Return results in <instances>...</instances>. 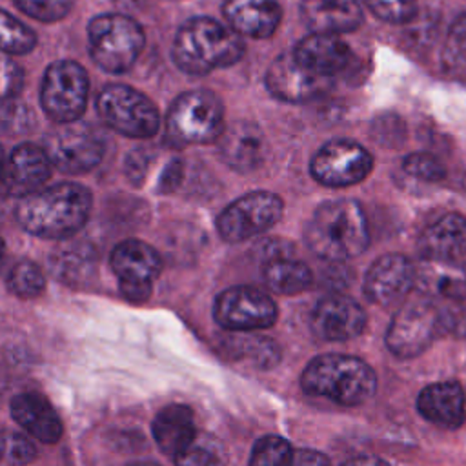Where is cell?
I'll use <instances>...</instances> for the list:
<instances>
[{"label": "cell", "instance_id": "5", "mask_svg": "<svg viewBox=\"0 0 466 466\" xmlns=\"http://www.w3.org/2000/svg\"><path fill=\"white\" fill-rule=\"evenodd\" d=\"M89 55L93 62L111 75L131 69L146 44L142 27L127 15L106 13L89 22Z\"/></svg>", "mask_w": 466, "mask_h": 466}, {"label": "cell", "instance_id": "36", "mask_svg": "<svg viewBox=\"0 0 466 466\" xmlns=\"http://www.w3.org/2000/svg\"><path fill=\"white\" fill-rule=\"evenodd\" d=\"M15 4L40 22H58L73 9L75 0H15Z\"/></svg>", "mask_w": 466, "mask_h": 466}, {"label": "cell", "instance_id": "13", "mask_svg": "<svg viewBox=\"0 0 466 466\" xmlns=\"http://www.w3.org/2000/svg\"><path fill=\"white\" fill-rule=\"evenodd\" d=\"M373 167L371 153L350 138L326 142L311 158V177L328 187H346L364 180Z\"/></svg>", "mask_w": 466, "mask_h": 466}, {"label": "cell", "instance_id": "23", "mask_svg": "<svg viewBox=\"0 0 466 466\" xmlns=\"http://www.w3.org/2000/svg\"><path fill=\"white\" fill-rule=\"evenodd\" d=\"M417 248L428 260H459L466 255V217L442 215L420 233Z\"/></svg>", "mask_w": 466, "mask_h": 466}, {"label": "cell", "instance_id": "9", "mask_svg": "<svg viewBox=\"0 0 466 466\" xmlns=\"http://www.w3.org/2000/svg\"><path fill=\"white\" fill-rule=\"evenodd\" d=\"M442 331L441 311L424 299L410 300L393 315L384 342L399 359H413L426 351Z\"/></svg>", "mask_w": 466, "mask_h": 466}, {"label": "cell", "instance_id": "40", "mask_svg": "<svg viewBox=\"0 0 466 466\" xmlns=\"http://www.w3.org/2000/svg\"><path fill=\"white\" fill-rule=\"evenodd\" d=\"M291 466H329V459L315 450H300L293 453Z\"/></svg>", "mask_w": 466, "mask_h": 466}, {"label": "cell", "instance_id": "21", "mask_svg": "<svg viewBox=\"0 0 466 466\" xmlns=\"http://www.w3.org/2000/svg\"><path fill=\"white\" fill-rule=\"evenodd\" d=\"M300 16L311 33L320 35L339 36L362 24V9L357 0H300Z\"/></svg>", "mask_w": 466, "mask_h": 466}, {"label": "cell", "instance_id": "26", "mask_svg": "<svg viewBox=\"0 0 466 466\" xmlns=\"http://www.w3.org/2000/svg\"><path fill=\"white\" fill-rule=\"evenodd\" d=\"M424 295L464 300L466 299V264L459 260H428L415 266V284Z\"/></svg>", "mask_w": 466, "mask_h": 466}, {"label": "cell", "instance_id": "24", "mask_svg": "<svg viewBox=\"0 0 466 466\" xmlns=\"http://www.w3.org/2000/svg\"><path fill=\"white\" fill-rule=\"evenodd\" d=\"M224 16L228 25L242 36H271L282 18L277 0H226Z\"/></svg>", "mask_w": 466, "mask_h": 466}, {"label": "cell", "instance_id": "39", "mask_svg": "<svg viewBox=\"0 0 466 466\" xmlns=\"http://www.w3.org/2000/svg\"><path fill=\"white\" fill-rule=\"evenodd\" d=\"M24 86L22 67L5 53H0V100L16 96Z\"/></svg>", "mask_w": 466, "mask_h": 466}, {"label": "cell", "instance_id": "1", "mask_svg": "<svg viewBox=\"0 0 466 466\" xmlns=\"http://www.w3.org/2000/svg\"><path fill=\"white\" fill-rule=\"evenodd\" d=\"M91 211V193L75 182L42 187L18 204L16 217L25 231L62 240L82 229Z\"/></svg>", "mask_w": 466, "mask_h": 466}, {"label": "cell", "instance_id": "4", "mask_svg": "<svg viewBox=\"0 0 466 466\" xmlns=\"http://www.w3.org/2000/svg\"><path fill=\"white\" fill-rule=\"evenodd\" d=\"M300 388L308 395L326 397L340 406H359L373 397L377 375L359 357L324 353L306 364L300 375Z\"/></svg>", "mask_w": 466, "mask_h": 466}, {"label": "cell", "instance_id": "35", "mask_svg": "<svg viewBox=\"0 0 466 466\" xmlns=\"http://www.w3.org/2000/svg\"><path fill=\"white\" fill-rule=\"evenodd\" d=\"M36 459V446L29 437L15 430L0 431V462L7 466H25Z\"/></svg>", "mask_w": 466, "mask_h": 466}, {"label": "cell", "instance_id": "22", "mask_svg": "<svg viewBox=\"0 0 466 466\" xmlns=\"http://www.w3.org/2000/svg\"><path fill=\"white\" fill-rule=\"evenodd\" d=\"M222 160L237 171H251L264 158V135L257 124L237 120L218 137Z\"/></svg>", "mask_w": 466, "mask_h": 466}, {"label": "cell", "instance_id": "30", "mask_svg": "<svg viewBox=\"0 0 466 466\" xmlns=\"http://www.w3.org/2000/svg\"><path fill=\"white\" fill-rule=\"evenodd\" d=\"M173 461L175 466H226L228 455L217 437L197 431L193 441L178 451Z\"/></svg>", "mask_w": 466, "mask_h": 466}, {"label": "cell", "instance_id": "2", "mask_svg": "<svg viewBox=\"0 0 466 466\" xmlns=\"http://www.w3.org/2000/svg\"><path fill=\"white\" fill-rule=\"evenodd\" d=\"M304 238L308 248L324 260L342 262L353 258L370 242L366 215L355 200L324 202L309 218Z\"/></svg>", "mask_w": 466, "mask_h": 466}, {"label": "cell", "instance_id": "6", "mask_svg": "<svg viewBox=\"0 0 466 466\" xmlns=\"http://www.w3.org/2000/svg\"><path fill=\"white\" fill-rule=\"evenodd\" d=\"M224 106L209 89L186 91L166 116V138L173 146L209 144L224 131Z\"/></svg>", "mask_w": 466, "mask_h": 466}, {"label": "cell", "instance_id": "29", "mask_svg": "<svg viewBox=\"0 0 466 466\" xmlns=\"http://www.w3.org/2000/svg\"><path fill=\"white\" fill-rule=\"evenodd\" d=\"M226 351L233 357V360L249 362L255 368L269 370L280 360V348L275 340L260 335L248 333H235L226 342Z\"/></svg>", "mask_w": 466, "mask_h": 466}, {"label": "cell", "instance_id": "19", "mask_svg": "<svg viewBox=\"0 0 466 466\" xmlns=\"http://www.w3.org/2000/svg\"><path fill=\"white\" fill-rule=\"evenodd\" d=\"M417 410L428 422L444 430H455L466 417V393L457 380L433 382L420 390Z\"/></svg>", "mask_w": 466, "mask_h": 466}, {"label": "cell", "instance_id": "25", "mask_svg": "<svg viewBox=\"0 0 466 466\" xmlns=\"http://www.w3.org/2000/svg\"><path fill=\"white\" fill-rule=\"evenodd\" d=\"M13 419L42 442H58L64 426L51 402L38 393H20L11 400Z\"/></svg>", "mask_w": 466, "mask_h": 466}, {"label": "cell", "instance_id": "43", "mask_svg": "<svg viewBox=\"0 0 466 466\" xmlns=\"http://www.w3.org/2000/svg\"><path fill=\"white\" fill-rule=\"evenodd\" d=\"M113 4H116L118 7H124V9H131V7H138L142 4V0H113Z\"/></svg>", "mask_w": 466, "mask_h": 466}, {"label": "cell", "instance_id": "45", "mask_svg": "<svg viewBox=\"0 0 466 466\" xmlns=\"http://www.w3.org/2000/svg\"><path fill=\"white\" fill-rule=\"evenodd\" d=\"M129 466H158L155 462H135V464H129Z\"/></svg>", "mask_w": 466, "mask_h": 466}, {"label": "cell", "instance_id": "14", "mask_svg": "<svg viewBox=\"0 0 466 466\" xmlns=\"http://www.w3.org/2000/svg\"><path fill=\"white\" fill-rule=\"evenodd\" d=\"M111 269L118 277L120 293L129 302H146L153 289V280L160 275L162 260L157 249L142 240L127 238L115 246Z\"/></svg>", "mask_w": 466, "mask_h": 466}, {"label": "cell", "instance_id": "38", "mask_svg": "<svg viewBox=\"0 0 466 466\" xmlns=\"http://www.w3.org/2000/svg\"><path fill=\"white\" fill-rule=\"evenodd\" d=\"M402 167L408 175L419 178V180H426V182H439L444 178L446 169L442 166V162L430 155V153H411L402 160Z\"/></svg>", "mask_w": 466, "mask_h": 466}, {"label": "cell", "instance_id": "11", "mask_svg": "<svg viewBox=\"0 0 466 466\" xmlns=\"http://www.w3.org/2000/svg\"><path fill=\"white\" fill-rule=\"evenodd\" d=\"M282 211L284 204L279 195L251 191L222 209L217 218V231L226 242H244L273 228Z\"/></svg>", "mask_w": 466, "mask_h": 466}, {"label": "cell", "instance_id": "44", "mask_svg": "<svg viewBox=\"0 0 466 466\" xmlns=\"http://www.w3.org/2000/svg\"><path fill=\"white\" fill-rule=\"evenodd\" d=\"M4 166H5V162H4V153H2V146H0V180H2V173H4Z\"/></svg>", "mask_w": 466, "mask_h": 466}, {"label": "cell", "instance_id": "8", "mask_svg": "<svg viewBox=\"0 0 466 466\" xmlns=\"http://www.w3.org/2000/svg\"><path fill=\"white\" fill-rule=\"evenodd\" d=\"M89 78L86 69L73 60L53 62L42 78L40 104L56 124L76 122L86 109Z\"/></svg>", "mask_w": 466, "mask_h": 466}, {"label": "cell", "instance_id": "20", "mask_svg": "<svg viewBox=\"0 0 466 466\" xmlns=\"http://www.w3.org/2000/svg\"><path fill=\"white\" fill-rule=\"evenodd\" d=\"M291 55L309 71L328 78L342 73L351 60V49L342 38L320 33H311L302 38Z\"/></svg>", "mask_w": 466, "mask_h": 466}, {"label": "cell", "instance_id": "18", "mask_svg": "<svg viewBox=\"0 0 466 466\" xmlns=\"http://www.w3.org/2000/svg\"><path fill=\"white\" fill-rule=\"evenodd\" d=\"M51 175V162L42 147L35 144H20L16 146L2 173V186L11 197H27L38 189H42L44 182Z\"/></svg>", "mask_w": 466, "mask_h": 466}, {"label": "cell", "instance_id": "37", "mask_svg": "<svg viewBox=\"0 0 466 466\" xmlns=\"http://www.w3.org/2000/svg\"><path fill=\"white\" fill-rule=\"evenodd\" d=\"M371 13L390 24L410 22L417 13V0H364Z\"/></svg>", "mask_w": 466, "mask_h": 466}, {"label": "cell", "instance_id": "34", "mask_svg": "<svg viewBox=\"0 0 466 466\" xmlns=\"http://www.w3.org/2000/svg\"><path fill=\"white\" fill-rule=\"evenodd\" d=\"M442 64L455 76L466 75V13L459 15L450 25L442 51Z\"/></svg>", "mask_w": 466, "mask_h": 466}, {"label": "cell", "instance_id": "31", "mask_svg": "<svg viewBox=\"0 0 466 466\" xmlns=\"http://www.w3.org/2000/svg\"><path fill=\"white\" fill-rule=\"evenodd\" d=\"M36 46V35L18 18L0 9V53L25 55Z\"/></svg>", "mask_w": 466, "mask_h": 466}, {"label": "cell", "instance_id": "41", "mask_svg": "<svg viewBox=\"0 0 466 466\" xmlns=\"http://www.w3.org/2000/svg\"><path fill=\"white\" fill-rule=\"evenodd\" d=\"M344 466H391V464L377 455H357L350 459Z\"/></svg>", "mask_w": 466, "mask_h": 466}, {"label": "cell", "instance_id": "42", "mask_svg": "<svg viewBox=\"0 0 466 466\" xmlns=\"http://www.w3.org/2000/svg\"><path fill=\"white\" fill-rule=\"evenodd\" d=\"M166 173H177V175H178V173H180V164H178V162H171V164H169V167L166 169ZM177 180H178V178H175V177L164 178V180H162V186H164L162 189H164V191L173 189V186L177 184Z\"/></svg>", "mask_w": 466, "mask_h": 466}, {"label": "cell", "instance_id": "46", "mask_svg": "<svg viewBox=\"0 0 466 466\" xmlns=\"http://www.w3.org/2000/svg\"><path fill=\"white\" fill-rule=\"evenodd\" d=\"M2 257H4V240L0 238V260H2Z\"/></svg>", "mask_w": 466, "mask_h": 466}, {"label": "cell", "instance_id": "28", "mask_svg": "<svg viewBox=\"0 0 466 466\" xmlns=\"http://www.w3.org/2000/svg\"><path fill=\"white\" fill-rule=\"evenodd\" d=\"M266 286L279 295H297L306 291L313 282L308 264L288 255H271L262 269Z\"/></svg>", "mask_w": 466, "mask_h": 466}, {"label": "cell", "instance_id": "32", "mask_svg": "<svg viewBox=\"0 0 466 466\" xmlns=\"http://www.w3.org/2000/svg\"><path fill=\"white\" fill-rule=\"evenodd\" d=\"M291 444L279 435L260 437L251 450L249 466H291L293 462Z\"/></svg>", "mask_w": 466, "mask_h": 466}, {"label": "cell", "instance_id": "17", "mask_svg": "<svg viewBox=\"0 0 466 466\" xmlns=\"http://www.w3.org/2000/svg\"><path fill=\"white\" fill-rule=\"evenodd\" d=\"M366 326V311L348 295L333 293L322 297L311 311L313 333L328 342L355 339Z\"/></svg>", "mask_w": 466, "mask_h": 466}, {"label": "cell", "instance_id": "27", "mask_svg": "<svg viewBox=\"0 0 466 466\" xmlns=\"http://www.w3.org/2000/svg\"><path fill=\"white\" fill-rule=\"evenodd\" d=\"M151 431L158 448L175 457L197 435L193 410L186 404H169L162 408L151 424Z\"/></svg>", "mask_w": 466, "mask_h": 466}, {"label": "cell", "instance_id": "10", "mask_svg": "<svg viewBox=\"0 0 466 466\" xmlns=\"http://www.w3.org/2000/svg\"><path fill=\"white\" fill-rule=\"evenodd\" d=\"M44 153L51 166L67 175H82L100 164L104 140L86 124L69 122L55 126L44 138Z\"/></svg>", "mask_w": 466, "mask_h": 466}, {"label": "cell", "instance_id": "15", "mask_svg": "<svg viewBox=\"0 0 466 466\" xmlns=\"http://www.w3.org/2000/svg\"><path fill=\"white\" fill-rule=\"evenodd\" d=\"M268 91L284 102H309L324 96L333 87V78L320 76L302 64L291 53L277 56L266 73Z\"/></svg>", "mask_w": 466, "mask_h": 466}, {"label": "cell", "instance_id": "16", "mask_svg": "<svg viewBox=\"0 0 466 466\" xmlns=\"http://www.w3.org/2000/svg\"><path fill=\"white\" fill-rule=\"evenodd\" d=\"M415 284V264L400 255L379 257L364 277V295L370 302L388 308L399 304Z\"/></svg>", "mask_w": 466, "mask_h": 466}, {"label": "cell", "instance_id": "7", "mask_svg": "<svg viewBox=\"0 0 466 466\" xmlns=\"http://www.w3.org/2000/svg\"><path fill=\"white\" fill-rule=\"evenodd\" d=\"M96 109L106 126L131 138H149L160 126L157 106L146 95L124 84L106 86L98 93Z\"/></svg>", "mask_w": 466, "mask_h": 466}, {"label": "cell", "instance_id": "3", "mask_svg": "<svg viewBox=\"0 0 466 466\" xmlns=\"http://www.w3.org/2000/svg\"><path fill=\"white\" fill-rule=\"evenodd\" d=\"M244 55V44L229 25L209 16L187 20L173 40L171 56L187 75H208L218 67L233 66Z\"/></svg>", "mask_w": 466, "mask_h": 466}, {"label": "cell", "instance_id": "12", "mask_svg": "<svg viewBox=\"0 0 466 466\" xmlns=\"http://www.w3.org/2000/svg\"><path fill=\"white\" fill-rule=\"evenodd\" d=\"M213 317L228 331L248 333L273 326L277 320V304L258 288L233 286L215 299Z\"/></svg>", "mask_w": 466, "mask_h": 466}, {"label": "cell", "instance_id": "33", "mask_svg": "<svg viewBox=\"0 0 466 466\" xmlns=\"http://www.w3.org/2000/svg\"><path fill=\"white\" fill-rule=\"evenodd\" d=\"M7 288L20 299H35L46 288L42 269L31 260H20L7 275Z\"/></svg>", "mask_w": 466, "mask_h": 466}]
</instances>
